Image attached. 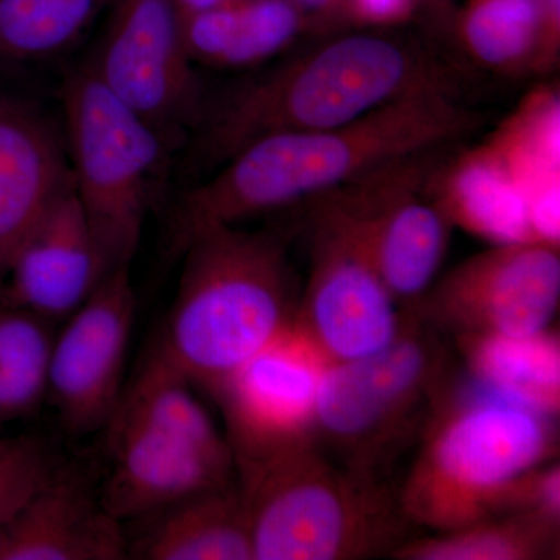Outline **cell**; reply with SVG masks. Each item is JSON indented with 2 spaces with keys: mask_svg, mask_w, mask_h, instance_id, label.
<instances>
[{
  "mask_svg": "<svg viewBox=\"0 0 560 560\" xmlns=\"http://www.w3.org/2000/svg\"><path fill=\"white\" fill-rule=\"evenodd\" d=\"M135 316L130 267L114 268L54 340L47 393L70 433H94L108 425L124 390Z\"/></svg>",
  "mask_w": 560,
  "mask_h": 560,
  "instance_id": "cell-13",
  "label": "cell"
},
{
  "mask_svg": "<svg viewBox=\"0 0 560 560\" xmlns=\"http://www.w3.org/2000/svg\"><path fill=\"white\" fill-rule=\"evenodd\" d=\"M448 382L441 331L411 312L388 348L327 364L316 399V444L341 466L382 480L394 456L425 429Z\"/></svg>",
  "mask_w": 560,
  "mask_h": 560,
  "instance_id": "cell-6",
  "label": "cell"
},
{
  "mask_svg": "<svg viewBox=\"0 0 560 560\" xmlns=\"http://www.w3.org/2000/svg\"><path fill=\"white\" fill-rule=\"evenodd\" d=\"M552 416L481 383H447L423 429L400 510L433 533L514 512L523 478L558 455Z\"/></svg>",
  "mask_w": 560,
  "mask_h": 560,
  "instance_id": "cell-4",
  "label": "cell"
},
{
  "mask_svg": "<svg viewBox=\"0 0 560 560\" xmlns=\"http://www.w3.org/2000/svg\"><path fill=\"white\" fill-rule=\"evenodd\" d=\"M544 21L545 55L548 68L558 62L560 47V0H537Z\"/></svg>",
  "mask_w": 560,
  "mask_h": 560,
  "instance_id": "cell-30",
  "label": "cell"
},
{
  "mask_svg": "<svg viewBox=\"0 0 560 560\" xmlns=\"http://www.w3.org/2000/svg\"><path fill=\"white\" fill-rule=\"evenodd\" d=\"M49 320L0 301V420L38 407L49 388Z\"/></svg>",
  "mask_w": 560,
  "mask_h": 560,
  "instance_id": "cell-26",
  "label": "cell"
},
{
  "mask_svg": "<svg viewBox=\"0 0 560 560\" xmlns=\"http://www.w3.org/2000/svg\"><path fill=\"white\" fill-rule=\"evenodd\" d=\"M423 7H427L434 14L436 21L442 25L452 24V5L451 0H422Z\"/></svg>",
  "mask_w": 560,
  "mask_h": 560,
  "instance_id": "cell-32",
  "label": "cell"
},
{
  "mask_svg": "<svg viewBox=\"0 0 560 560\" xmlns=\"http://www.w3.org/2000/svg\"><path fill=\"white\" fill-rule=\"evenodd\" d=\"M349 22L360 28H397L416 16L422 0H348Z\"/></svg>",
  "mask_w": 560,
  "mask_h": 560,
  "instance_id": "cell-28",
  "label": "cell"
},
{
  "mask_svg": "<svg viewBox=\"0 0 560 560\" xmlns=\"http://www.w3.org/2000/svg\"><path fill=\"white\" fill-rule=\"evenodd\" d=\"M254 560L393 555L411 523L383 480L334 463L316 442L235 469Z\"/></svg>",
  "mask_w": 560,
  "mask_h": 560,
  "instance_id": "cell-5",
  "label": "cell"
},
{
  "mask_svg": "<svg viewBox=\"0 0 560 560\" xmlns=\"http://www.w3.org/2000/svg\"><path fill=\"white\" fill-rule=\"evenodd\" d=\"M307 16H311L320 32L350 25L348 0H293Z\"/></svg>",
  "mask_w": 560,
  "mask_h": 560,
  "instance_id": "cell-29",
  "label": "cell"
},
{
  "mask_svg": "<svg viewBox=\"0 0 560 560\" xmlns=\"http://www.w3.org/2000/svg\"><path fill=\"white\" fill-rule=\"evenodd\" d=\"M114 2L0 0V61H40L68 50Z\"/></svg>",
  "mask_w": 560,
  "mask_h": 560,
  "instance_id": "cell-25",
  "label": "cell"
},
{
  "mask_svg": "<svg viewBox=\"0 0 560 560\" xmlns=\"http://www.w3.org/2000/svg\"><path fill=\"white\" fill-rule=\"evenodd\" d=\"M329 361L296 323L217 394L235 469L316 442V399Z\"/></svg>",
  "mask_w": 560,
  "mask_h": 560,
  "instance_id": "cell-12",
  "label": "cell"
},
{
  "mask_svg": "<svg viewBox=\"0 0 560 560\" xmlns=\"http://www.w3.org/2000/svg\"><path fill=\"white\" fill-rule=\"evenodd\" d=\"M315 32L318 25L293 0H232L183 18L191 61L210 68L265 65Z\"/></svg>",
  "mask_w": 560,
  "mask_h": 560,
  "instance_id": "cell-18",
  "label": "cell"
},
{
  "mask_svg": "<svg viewBox=\"0 0 560 560\" xmlns=\"http://www.w3.org/2000/svg\"><path fill=\"white\" fill-rule=\"evenodd\" d=\"M452 24L478 68L500 75L550 70L537 0H467Z\"/></svg>",
  "mask_w": 560,
  "mask_h": 560,
  "instance_id": "cell-23",
  "label": "cell"
},
{
  "mask_svg": "<svg viewBox=\"0 0 560 560\" xmlns=\"http://www.w3.org/2000/svg\"><path fill=\"white\" fill-rule=\"evenodd\" d=\"M458 68L430 40L396 28H364L291 55L202 108L194 156L212 172L254 140L276 132L341 127L423 94L460 97Z\"/></svg>",
  "mask_w": 560,
  "mask_h": 560,
  "instance_id": "cell-2",
  "label": "cell"
},
{
  "mask_svg": "<svg viewBox=\"0 0 560 560\" xmlns=\"http://www.w3.org/2000/svg\"><path fill=\"white\" fill-rule=\"evenodd\" d=\"M304 206L312 228L311 275L294 323L329 364L381 352L405 330L411 312L340 221L315 202Z\"/></svg>",
  "mask_w": 560,
  "mask_h": 560,
  "instance_id": "cell-10",
  "label": "cell"
},
{
  "mask_svg": "<svg viewBox=\"0 0 560 560\" xmlns=\"http://www.w3.org/2000/svg\"><path fill=\"white\" fill-rule=\"evenodd\" d=\"M447 151L396 162L307 201L352 234L407 312L433 285L451 242L453 224L430 190L431 175Z\"/></svg>",
  "mask_w": 560,
  "mask_h": 560,
  "instance_id": "cell-8",
  "label": "cell"
},
{
  "mask_svg": "<svg viewBox=\"0 0 560 560\" xmlns=\"http://www.w3.org/2000/svg\"><path fill=\"white\" fill-rule=\"evenodd\" d=\"M105 430L110 466L98 492L121 523L143 521L237 480L234 460L209 455L143 420L114 412Z\"/></svg>",
  "mask_w": 560,
  "mask_h": 560,
  "instance_id": "cell-14",
  "label": "cell"
},
{
  "mask_svg": "<svg viewBox=\"0 0 560 560\" xmlns=\"http://www.w3.org/2000/svg\"><path fill=\"white\" fill-rule=\"evenodd\" d=\"M58 466L57 456L40 438L0 436V530L49 481Z\"/></svg>",
  "mask_w": 560,
  "mask_h": 560,
  "instance_id": "cell-27",
  "label": "cell"
},
{
  "mask_svg": "<svg viewBox=\"0 0 560 560\" xmlns=\"http://www.w3.org/2000/svg\"><path fill=\"white\" fill-rule=\"evenodd\" d=\"M467 375L501 396L558 418L560 338L548 327L539 334L510 337L467 334L455 337Z\"/></svg>",
  "mask_w": 560,
  "mask_h": 560,
  "instance_id": "cell-21",
  "label": "cell"
},
{
  "mask_svg": "<svg viewBox=\"0 0 560 560\" xmlns=\"http://www.w3.org/2000/svg\"><path fill=\"white\" fill-rule=\"evenodd\" d=\"M559 109L558 90L541 88L488 142L521 187L528 220L547 219L560 208Z\"/></svg>",
  "mask_w": 560,
  "mask_h": 560,
  "instance_id": "cell-22",
  "label": "cell"
},
{
  "mask_svg": "<svg viewBox=\"0 0 560 560\" xmlns=\"http://www.w3.org/2000/svg\"><path fill=\"white\" fill-rule=\"evenodd\" d=\"M175 2L180 11V16L187 18L191 14L202 13V11L217 9V7L230 3L232 0H175Z\"/></svg>",
  "mask_w": 560,
  "mask_h": 560,
  "instance_id": "cell-31",
  "label": "cell"
},
{
  "mask_svg": "<svg viewBox=\"0 0 560 560\" xmlns=\"http://www.w3.org/2000/svg\"><path fill=\"white\" fill-rule=\"evenodd\" d=\"M143 523L128 559L254 560L248 512L235 480L178 501Z\"/></svg>",
  "mask_w": 560,
  "mask_h": 560,
  "instance_id": "cell-19",
  "label": "cell"
},
{
  "mask_svg": "<svg viewBox=\"0 0 560 560\" xmlns=\"http://www.w3.org/2000/svg\"><path fill=\"white\" fill-rule=\"evenodd\" d=\"M73 184L18 250L0 301L39 318H69L108 275Z\"/></svg>",
  "mask_w": 560,
  "mask_h": 560,
  "instance_id": "cell-15",
  "label": "cell"
},
{
  "mask_svg": "<svg viewBox=\"0 0 560 560\" xmlns=\"http://www.w3.org/2000/svg\"><path fill=\"white\" fill-rule=\"evenodd\" d=\"M72 186L60 139L35 113L0 103V285L18 250Z\"/></svg>",
  "mask_w": 560,
  "mask_h": 560,
  "instance_id": "cell-17",
  "label": "cell"
},
{
  "mask_svg": "<svg viewBox=\"0 0 560 560\" xmlns=\"http://www.w3.org/2000/svg\"><path fill=\"white\" fill-rule=\"evenodd\" d=\"M183 256L176 300L153 352L217 397L296 316L301 294L289 237L219 226L190 241Z\"/></svg>",
  "mask_w": 560,
  "mask_h": 560,
  "instance_id": "cell-3",
  "label": "cell"
},
{
  "mask_svg": "<svg viewBox=\"0 0 560 560\" xmlns=\"http://www.w3.org/2000/svg\"><path fill=\"white\" fill-rule=\"evenodd\" d=\"M124 523L79 470L58 466L0 530V560L128 559Z\"/></svg>",
  "mask_w": 560,
  "mask_h": 560,
  "instance_id": "cell-16",
  "label": "cell"
},
{
  "mask_svg": "<svg viewBox=\"0 0 560 560\" xmlns=\"http://www.w3.org/2000/svg\"><path fill=\"white\" fill-rule=\"evenodd\" d=\"M559 246L523 242L475 254L431 285L412 313L441 334L526 337L552 326Z\"/></svg>",
  "mask_w": 560,
  "mask_h": 560,
  "instance_id": "cell-11",
  "label": "cell"
},
{
  "mask_svg": "<svg viewBox=\"0 0 560 560\" xmlns=\"http://www.w3.org/2000/svg\"><path fill=\"white\" fill-rule=\"evenodd\" d=\"M482 124L485 113L459 95L423 94L341 127L264 136L183 194L173 213V248L180 253L213 228L305 205L396 162L451 150Z\"/></svg>",
  "mask_w": 560,
  "mask_h": 560,
  "instance_id": "cell-1",
  "label": "cell"
},
{
  "mask_svg": "<svg viewBox=\"0 0 560 560\" xmlns=\"http://www.w3.org/2000/svg\"><path fill=\"white\" fill-rule=\"evenodd\" d=\"M73 191L106 268L130 267L142 242L168 142L90 66L62 90Z\"/></svg>",
  "mask_w": 560,
  "mask_h": 560,
  "instance_id": "cell-7",
  "label": "cell"
},
{
  "mask_svg": "<svg viewBox=\"0 0 560 560\" xmlns=\"http://www.w3.org/2000/svg\"><path fill=\"white\" fill-rule=\"evenodd\" d=\"M559 523L530 512L497 515L396 548L400 560H541L559 555Z\"/></svg>",
  "mask_w": 560,
  "mask_h": 560,
  "instance_id": "cell-24",
  "label": "cell"
},
{
  "mask_svg": "<svg viewBox=\"0 0 560 560\" xmlns=\"http://www.w3.org/2000/svg\"><path fill=\"white\" fill-rule=\"evenodd\" d=\"M90 68L168 143L197 127L205 103L175 0H116Z\"/></svg>",
  "mask_w": 560,
  "mask_h": 560,
  "instance_id": "cell-9",
  "label": "cell"
},
{
  "mask_svg": "<svg viewBox=\"0 0 560 560\" xmlns=\"http://www.w3.org/2000/svg\"><path fill=\"white\" fill-rule=\"evenodd\" d=\"M430 190L453 226L492 245L534 242L521 187L489 143L441 161Z\"/></svg>",
  "mask_w": 560,
  "mask_h": 560,
  "instance_id": "cell-20",
  "label": "cell"
}]
</instances>
